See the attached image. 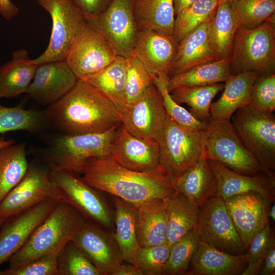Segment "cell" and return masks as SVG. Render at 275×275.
I'll return each mask as SVG.
<instances>
[{
  "instance_id": "1",
  "label": "cell",
  "mask_w": 275,
  "mask_h": 275,
  "mask_svg": "<svg viewBox=\"0 0 275 275\" xmlns=\"http://www.w3.org/2000/svg\"><path fill=\"white\" fill-rule=\"evenodd\" d=\"M81 174L82 179L93 188L137 209L149 200H167L178 193L173 181L161 167L134 171L121 166L111 156L88 159Z\"/></svg>"
},
{
  "instance_id": "2",
  "label": "cell",
  "mask_w": 275,
  "mask_h": 275,
  "mask_svg": "<svg viewBox=\"0 0 275 275\" xmlns=\"http://www.w3.org/2000/svg\"><path fill=\"white\" fill-rule=\"evenodd\" d=\"M44 111L49 129L62 134L100 133L121 124L115 105L85 80L78 79L69 92Z\"/></svg>"
},
{
  "instance_id": "3",
  "label": "cell",
  "mask_w": 275,
  "mask_h": 275,
  "mask_svg": "<svg viewBox=\"0 0 275 275\" xmlns=\"http://www.w3.org/2000/svg\"><path fill=\"white\" fill-rule=\"evenodd\" d=\"M86 221L72 206L59 201L23 246L9 259V268L20 266L43 255L58 256Z\"/></svg>"
},
{
  "instance_id": "4",
  "label": "cell",
  "mask_w": 275,
  "mask_h": 275,
  "mask_svg": "<svg viewBox=\"0 0 275 275\" xmlns=\"http://www.w3.org/2000/svg\"><path fill=\"white\" fill-rule=\"evenodd\" d=\"M118 126L100 133H57L49 139L42 154V161L51 172L66 171L81 174L88 159L111 155Z\"/></svg>"
},
{
  "instance_id": "5",
  "label": "cell",
  "mask_w": 275,
  "mask_h": 275,
  "mask_svg": "<svg viewBox=\"0 0 275 275\" xmlns=\"http://www.w3.org/2000/svg\"><path fill=\"white\" fill-rule=\"evenodd\" d=\"M275 15L258 26L238 28L230 56L231 75L254 71L275 73Z\"/></svg>"
},
{
  "instance_id": "6",
  "label": "cell",
  "mask_w": 275,
  "mask_h": 275,
  "mask_svg": "<svg viewBox=\"0 0 275 275\" xmlns=\"http://www.w3.org/2000/svg\"><path fill=\"white\" fill-rule=\"evenodd\" d=\"M204 131L207 159L217 161L232 170L245 175L266 173L245 147L230 120L210 118L206 122Z\"/></svg>"
},
{
  "instance_id": "7",
  "label": "cell",
  "mask_w": 275,
  "mask_h": 275,
  "mask_svg": "<svg viewBox=\"0 0 275 275\" xmlns=\"http://www.w3.org/2000/svg\"><path fill=\"white\" fill-rule=\"evenodd\" d=\"M157 142L160 165L173 182L191 166L206 157L204 130H186L168 116Z\"/></svg>"
},
{
  "instance_id": "8",
  "label": "cell",
  "mask_w": 275,
  "mask_h": 275,
  "mask_svg": "<svg viewBox=\"0 0 275 275\" xmlns=\"http://www.w3.org/2000/svg\"><path fill=\"white\" fill-rule=\"evenodd\" d=\"M231 122L241 141L263 171L274 176L275 116L248 105L237 109Z\"/></svg>"
},
{
  "instance_id": "9",
  "label": "cell",
  "mask_w": 275,
  "mask_h": 275,
  "mask_svg": "<svg viewBox=\"0 0 275 275\" xmlns=\"http://www.w3.org/2000/svg\"><path fill=\"white\" fill-rule=\"evenodd\" d=\"M51 199L64 201L50 169L43 161L34 160L21 181L0 203V218L5 221Z\"/></svg>"
},
{
  "instance_id": "10",
  "label": "cell",
  "mask_w": 275,
  "mask_h": 275,
  "mask_svg": "<svg viewBox=\"0 0 275 275\" xmlns=\"http://www.w3.org/2000/svg\"><path fill=\"white\" fill-rule=\"evenodd\" d=\"M52 20L48 44L38 57L31 59L35 64L65 61L79 29L86 22L83 15L69 0H37Z\"/></svg>"
},
{
  "instance_id": "11",
  "label": "cell",
  "mask_w": 275,
  "mask_h": 275,
  "mask_svg": "<svg viewBox=\"0 0 275 275\" xmlns=\"http://www.w3.org/2000/svg\"><path fill=\"white\" fill-rule=\"evenodd\" d=\"M117 57L106 39L86 21L65 61L78 79L87 80L102 71Z\"/></svg>"
},
{
  "instance_id": "12",
  "label": "cell",
  "mask_w": 275,
  "mask_h": 275,
  "mask_svg": "<svg viewBox=\"0 0 275 275\" xmlns=\"http://www.w3.org/2000/svg\"><path fill=\"white\" fill-rule=\"evenodd\" d=\"M135 0H112L97 16L86 20L108 41L117 56L126 58L133 54L139 31L134 14Z\"/></svg>"
},
{
  "instance_id": "13",
  "label": "cell",
  "mask_w": 275,
  "mask_h": 275,
  "mask_svg": "<svg viewBox=\"0 0 275 275\" xmlns=\"http://www.w3.org/2000/svg\"><path fill=\"white\" fill-rule=\"evenodd\" d=\"M195 229L201 240L225 252L241 254L247 249L235 229L225 201L217 196L199 208Z\"/></svg>"
},
{
  "instance_id": "14",
  "label": "cell",
  "mask_w": 275,
  "mask_h": 275,
  "mask_svg": "<svg viewBox=\"0 0 275 275\" xmlns=\"http://www.w3.org/2000/svg\"><path fill=\"white\" fill-rule=\"evenodd\" d=\"M51 176L63 200L78 211L87 221L104 228L112 226L111 211L95 188L68 171L51 172Z\"/></svg>"
},
{
  "instance_id": "15",
  "label": "cell",
  "mask_w": 275,
  "mask_h": 275,
  "mask_svg": "<svg viewBox=\"0 0 275 275\" xmlns=\"http://www.w3.org/2000/svg\"><path fill=\"white\" fill-rule=\"evenodd\" d=\"M167 114L160 94L152 83L121 114V124L132 134L157 141Z\"/></svg>"
},
{
  "instance_id": "16",
  "label": "cell",
  "mask_w": 275,
  "mask_h": 275,
  "mask_svg": "<svg viewBox=\"0 0 275 275\" xmlns=\"http://www.w3.org/2000/svg\"><path fill=\"white\" fill-rule=\"evenodd\" d=\"M59 201L45 200L3 222L0 230V265L23 246Z\"/></svg>"
},
{
  "instance_id": "17",
  "label": "cell",
  "mask_w": 275,
  "mask_h": 275,
  "mask_svg": "<svg viewBox=\"0 0 275 275\" xmlns=\"http://www.w3.org/2000/svg\"><path fill=\"white\" fill-rule=\"evenodd\" d=\"M102 275H112L124 261L114 234L86 221L72 239Z\"/></svg>"
},
{
  "instance_id": "18",
  "label": "cell",
  "mask_w": 275,
  "mask_h": 275,
  "mask_svg": "<svg viewBox=\"0 0 275 275\" xmlns=\"http://www.w3.org/2000/svg\"><path fill=\"white\" fill-rule=\"evenodd\" d=\"M78 80L65 61L43 63L38 65L26 94L37 103L48 106L69 92Z\"/></svg>"
},
{
  "instance_id": "19",
  "label": "cell",
  "mask_w": 275,
  "mask_h": 275,
  "mask_svg": "<svg viewBox=\"0 0 275 275\" xmlns=\"http://www.w3.org/2000/svg\"><path fill=\"white\" fill-rule=\"evenodd\" d=\"M110 156L121 166L134 171L161 167L157 141L136 136L121 124L117 129Z\"/></svg>"
},
{
  "instance_id": "20",
  "label": "cell",
  "mask_w": 275,
  "mask_h": 275,
  "mask_svg": "<svg viewBox=\"0 0 275 275\" xmlns=\"http://www.w3.org/2000/svg\"><path fill=\"white\" fill-rule=\"evenodd\" d=\"M178 42L172 35L153 29L139 30L133 54L154 76L169 73Z\"/></svg>"
},
{
  "instance_id": "21",
  "label": "cell",
  "mask_w": 275,
  "mask_h": 275,
  "mask_svg": "<svg viewBox=\"0 0 275 275\" xmlns=\"http://www.w3.org/2000/svg\"><path fill=\"white\" fill-rule=\"evenodd\" d=\"M225 203L235 229L248 249L254 236L269 223L270 203L255 192L232 196Z\"/></svg>"
},
{
  "instance_id": "22",
  "label": "cell",
  "mask_w": 275,
  "mask_h": 275,
  "mask_svg": "<svg viewBox=\"0 0 275 275\" xmlns=\"http://www.w3.org/2000/svg\"><path fill=\"white\" fill-rule=\"evenodd\" d=\"M216 181V196L224 201L232 196L250 192L261 195L270 203L274 197V176L263 173L249 176L235 172L219 162L207 159Z\"/></svg>"
},
{
  "instance_id": "23",
  "label": "cell",
  "mask_w": 275,
  "mask_h": 275,
  "mask_svg": "<svg viewBox=\"0 0 275 275\" xmlns=\"http://www.w3.org/2000/svg\"><path fill=\"white\" fill-rule=\"evenodd\" d=\"M194 275H239L247 266L245 254H232L201 240L190 262Z\"/></svg>"
},
{
  "instance_id": "24",
  "label": "cell",
  "mask_w": 275,
  "mask_h": 275,
  "mask_svg": "<svg viewBox=\"0 0 275 275\" xmlns=\"http://www.w3.org/2000/svg\"><path fill=\"white\" fill-rule=\"evenodd\" d=\"M174 185L178 193L184 195L198 208L216 196V179L206 157L199 159L175 179Z\"/></svg>"
},
{
  "instance_id": "25",
  "label": "cell",
  "mask_w": 275,
  "mask_h": 275,
  "mask_svg": "<svg viewBox=\"0 0 275 275\" xmlns=\"http://www.w3.org/2000/svg\"><path fill=\"white\" fill-rule=\"evenodd\" d=\"M210 22L201 24L178 42L169 76L216 60L209 41Z\"/></svg>"
},
{
  "instance_id": "26",
  "label": "cell",
  "mask_w": 275,
  "mask_h": 275,
  "mask_svg": "<svg viewBox=\"0 0 275 275\" xmlns=\"http://www.w3.org/2000/svg\"><path fill=\"white\" fill-rule=\"evenodd\" d=\"M258 75L254 71L231 75L225 82L220 98L211 104L210 119L230 120L237 109L248 105L253 84Z\"/></svg>"
},
{
  "instance_id": "27",
  "label": "cell",
  "mask_w": 275,
  "mask_h": 275,
  "mask_svg": "<svg viewBox=\"0 0 275 275\" xmlns=\"http://www.w3.org/2000/svg\"><path fill=\"white\" fill-rule=\"evenodd\" d=\"M11 60L0 66V99L26 93L38 65L33 63L27 50L13 51Z\"/></svg>"
},
{
  "instance_id": "28",
  "label": "cell",
  "mask_w": 275,
  "mask_h": 275,
  "mask_svg": "<svg viewBox=\"0 0 275 275\" xmlns=\"http://www.w3.org/2000/svg\"><path fill=\"white\" fill-rule=\"evenodd\" d=\"M167 200L152 199L137 209V239L140 246L166 243Z\"/></svg>"
},
{
  "instance_id": "29",
  "label": "cell",
  "mask_w": 275,
  "mask_h": 275,
  "mask_svg": "<svg viewBox=\"0 0 275 275\" xmlns=\"http://www.w3.org/2000/svg\"><path fill=\"white\" fill-rule=\"evenodd\" d=\"M240 25L230 3L219 2L209 26L210 44L216 60L230 57L234 37Z\"/></svg>"
},
{
  "instance_id": "30",
  "label": "cell",
  "mask_w": 275,
  "mask_h": 275,
  "mask_svg": "<svg viewBox=\"0 0 275 275\" xmlns=\"http://www.w3.org/2000/svg\"><path fill=\"white\" fill-rule=\"evenodd\" d=\"M114 199L116 226L114 235L123 260L135 266V254L140 248L137 239L138 210L118 197Z\"/></svg>"
},
{
  "instance_id": "31",
  "label": "cell",
  "mask_w": 275,
  "mask_h": 275,
  "mask_svg": "<svg viewBox=\"0 0 275 275\" xmlns=\"http://www.w3.org/2000/svg\"><path fill=\"white\" fill-rule=\"evenodd\" d=\"M199 208L177 193L167 200L166 243L172 245L195 228Z\"/></svg>"
},
{
  "instance_id": "32",
  "label": "cell",
  "mask_w": 275,
  "mask_h": 275,
  "mask_svg": "<svg viewBox=\"0 0 275 275\" xmlns=\"http://www.w3.org/2000/svg\"><path fill=\"white\" fill-rule=\"evenodd\" d=\"M231 75L230 58L202 64L169 76L170 92L182 86H204L225 82Z\"/></svg>"
},
{
  "instance_id": "33",
  "label": "cell",
  "mask_w": 275,
  "mask_h": 275,
  "mask_svg": "<svg viewBox=\"0 0 275 275\" xmlns=\"http://www.w3.org/2000/svg\"><path fill=\"white\" fill-rule=\"evenodd\" d=\"M126 70L127 58L117 56L104 69L87 80L112 101L120 115L127 105L125 94Z\"/></svg>"
},
{
  "instance_id": "34",
  "label": "cell",
  "mask_w": 275,
  "mask_h": 275,
  "mask_svg": "<svg viewBox=\"0 0 275 275\" xmlns=\"http://www.w3.org/2000/svg\"><path fill=\"white\" fill-rule=\"evenodd\" d=\"M134 14L139 30L153 29L173 35V0H135Z\"/></svg>"
},
{
  "instance_id": "35",
  "label": "cell",
  "mask_w": 275,
  "mask_h": 275,
  "mask_svg": "<svg viewBox=\"0 0 275 275\" xmlns=\"http://www.w3.org/2000/svg\"><path fill=\"white\" fill-rule=\"evenodd\" d=\"M26 144L15 143L0 150V203L21 181L29 166Z\"/></svg>"
},
{
  "instance_id": "36",
  "label": "cell",
  "mask_w": 275,
  "mask_h": 275,
  "mask_svg": "<svg viewBox=\"0 0 275 275\" xmlns=\"http://www.w3.org/2000/svg\"><path fill=\"white\" fill-rule=\"evenodd\" d=\"M49 129L44 111L25 109L23 104L5 107L0 104V135L22 130L40 133Z\"/></svg>"
},
{
  "instance_id": "37",
  "label": "cell",
  "mask_w": 275,
  "mask_h": 275,
  "mask_svg": "<svg viewBox=\"0 0 275 275\" xmlns=\"http://www.w3.org/2000/svg\"><path fill=\"white\" fill-rule=\"evenodd\" d=\"M224 87V84L221 83L204 86H182L170 93L179 104H187L190 107L189 112L196 119L206 122L210 118L212 100Z\"/></svg>"
},
{
  "instance_id": "38",
  "label": "cell",
  "mask_w": 275,
  "mask_h": 275,
  "mask_svg": "<svg viewBox=\"0 0 275 275\" xmlns=\"http://www.w3.org/2000/svg\"><path fill=\"white\" fill-rule=\"evenodd\" d=\"M219 0H198L176 15L173 36L178 42L189 32L213 18Z\"/></svg>"
},
{
  "instance_id": "39",
  "label": "cell",
  "mask_w": 275,
  "mask_h": 275,
  "mask_svg": "<svg viewBox=\"0 0 275 275\" xmlns=\"http://www.w3.org/2000/svg\"><path fill=\"white\" fill-rule=\"evenodd\" d=\"M169 78L168 74L162 73L154 76L153 79V84L162 97L167 115L186 130L189 131L204 130L206 127V122L198 120L189 112L175 102L172 98L168 88Z\"/></svg>"
},
{
  "instance_id": "40",
  "label": "cell",
  "mask_w": 275,
  "mask_h": 275,
  "mask_svg": "<svg viewBox=\"0 0 275 275\" xmlns=\"http://www.w3.org/2000/svg\"><path fill=\"white\" fill-rule=\"evenodd\" d=\"M200 241L194 228L173 244L164 266L163 274L177 275L187 273Z\"/></svg>"
},
{
  "instance_id": "41",
  "label": "cell",
  "mask_w": 275,
  "mask_h": 275,
  "mask_svg": "<svg viewBox=\"0 0 275 275\" xmlns=\"http://www.w3.org/2000/svg\"><path fill=\"white\" fill-rule=\"evenodd\" d=\"M230 3L240 25L248 29L258 26L275 11V0H234Z\"/></svg>"
},
{
  "instance_id": "42",
  "label": "cell",
  "mask_w": 275,
  "mask_h": 275,
  "mask_svg": "<svg viewBox=\"0 0 275 275\" xmlns=\"http://www.w3.org/2000/svg\"><path fill=\"white\" fill-rule=\"evenodd\" d=\"M58 275H102L72 240L58 256Z\"/></svg>"
},
{
  "instance_id": "43",
  "label": "cell",
  "mask_w": 275,
  "mask_h": 275,
  "mask_svg": "<svg viewBox=\"0 0 275 275\" xmlns=\"http://www.w3.org/2000/svg\"><path fill=\"white\" fill-rule=\"evenodd\" d=\"M273 247L274 237L268 223L250 242L245 254L247 266L241 275L259 274L265 257Z\"/></svg>"
},
{
  "instance_id": "44",
  "label": "cell",
  "mask_w": 275,
  "mask_h": 275,
  "mask_svg": "<svg viewBox=\"0 0 275 275\" xmlns=\"http://www.w3.org/2000/svg\"><path fill=\"white\" fill-rule=\"evenodd\" d=\"M153 76L132 54L127 58L125 94L127 105L136 101L153 83Z\"/></svg>"
},
{
  "instance_id": "45",
  "label": "cell",
  "mask_w": 275,
  "mask_h": 275,
  "mask_svg": "<svg viewBox=\"0 0 275 275\" xmlns=\"http://www.w3.org/2000/svg\"><path fill=\"white\" fill-rule=\"evenodd\" d=\"M171 246L167 243L140 246L135 254V266L143 275H163V268L169 257Z\"/></svg>"
},
{
  "instance_id": "46",
  "label": "cell",
  "mask_w": 275,
  "mask_h": 275,
  "mask_svg": "<svg viewBox=\"0 0 275 275\" xmlns=\"http://www.w3.org/2000/svg\"><path fill=\"white\" fill-rule=\"evenodd\" d=\"M248 105L261 112H274L275 73L258 75L252 89Z\"/></svg>"
},
{
  "instance_id": "47",
  "label": "cell",
  "mask_w": 275,
  "mask_h": 275,
  "mask_svg": "<svg viewBox=\"0 0 275 275\" xmlns=\"http://www.w3.org/2000/svg\"><path fill=\"white\" fill-rule=\"evenodd\" d=\"M58 256L47 254L20 266L0 270V275H58Z\"/></svg>"
},
{
  "instance_id": "48",
  "label": "cell",
  "mask_w": 275,
  "mask_h": 275,
  "mask_svg": "<svg viewBox=\"0 0 275 275\" xmlns=\"http://www.w3.org/2000/svg\"><path fill=\"white\" fill-rule=\"evenodd\" d=\"M83 15L86 20L92 18L104 11L112 0H69Z\"/></svg>"
},
{
  "instance_id": "49",
  "label": "cell",
  "mask_w": 275,
  "mask_h": 275,
  "mask_svg": "<svg viewBox=\"0 0 275 275\" xmlns=\"http://www.w3.org/2000/svg\"><path fill=\"white\" fill-rule=\"evenodd\" d=\"M259 274H275V247L270 250L265 257Z\"/></svg>"
},
{
  "instance_id": "50",
  "label": "cell",
  "mask_w": 275,
  "mask_h": 275,
  "mask_svg": "<svg viewBox=\"0 0 275 275\" xmlns=\"http://www.w3.org/2000/svg\"><path fill=\"white\" fill-rule=\"evenodd\" d=\"M19 12L18 7L11 0H0V14L9 21Z\"/></svg>"
},
{
  "instance_id": "51",
  "label": "cell",
  "mask_w": 275,
  "mask_h": 275,
  "mask_svg": "<svg viewBox=\"0 0 275 275\" xmlns=\"http://www.w3.org/2000/svg\"><path fill=\"white\" fill-rule=\"evenodd\" d=\"M112 275H143L142 271L135 265L121 263Z\"/></svg>"
},
{
  "instance_id": "52",
  "label": "cell",
  "mask_w": 275,
  "mask_h": 275,
  "mask_svg": "<svg viewBox=\"0 0 275 275\" xmlns=\"http://www.w3.org/2000/svg\"><path fill=\"white\" fill-rule=\"evenodd\" d=\"M198 0H173L175 15L195 3Z\"/></svg>"
},
{
  "instance_id": "53",
  "label": "cell",
  "mask_w": 275,
  "mask_h": 275,
  "mask_svg": "<svg viewBox=\"0 0 275 275\" xmlns=\"http://www.w3.org/2000/svg\"><path fill=\"white\" fill-rule=\"evenodd\" d=\"M15 143L14 140H5L0 138V150L3 148Z\"/></svg>"
},
{
  "instance_id": "54",
  "label": "cell",
  "mask_w": 275,
  "mask_h": 275,
  "mask_svg": "<svg viewBox=\"0 0 275 275\" xmlns=\"http://www.w3.org/2000/svg\"><path fill=\"white\" fill-rule=\"evenodd\" d=\"M268 216L272 221H275V204L274 203L272 205L270 208H269Z\"/></svg>"
},
{
  "instance_id": "55",
  "label": "cell",
  "mask_w": 275,
  "mask_h": 275,
  "mask_svg": "<svg viewBox=\"0 0 275 275\" xmlns=\"http://www.w3.org/2000/svg\"><path fill=\"white\" fill-rule=\"evenodd\" d=\"M234 0H219V2H229V3H231L233 1H234Z\"/></svg>"
},
{
  "instance_id": "56",
  "label": "cell",
  "mask_w": 275,
  "mask_h": 275,
  "mask_svg": "<svg viewBox=\"0 0 275 275\" xmlns=\"http://www.w3.org/2000/svg\"><path fill=\"white\" fill-rule=\"evenodd\" d=\"M4 222V219L0 218V226Z\"/></svg>"
}]
</instances>
